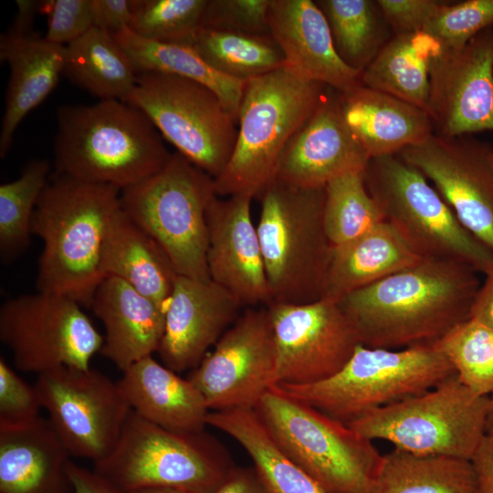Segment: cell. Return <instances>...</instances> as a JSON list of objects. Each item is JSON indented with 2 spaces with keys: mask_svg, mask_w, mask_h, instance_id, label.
I'll use <instances>...</instances> for the list:
<instances>
[{
  "mask_svg": "<svg viewBox=\"0 0 493 493\" xmlns=\"http://www.w3.org/2000/svg\"><path fill=\"white\" fill-rule=\"evenodd\" d=\"M478 274L459 261L422 258L338 303L362 346L399 350L434 344L470 319L481 285Z\"/></svg>",
  "mask_w": 493,
  "mask_h": 493,
  "instance_id": "6da1fadb",
  "label": "cell"
},
{
  "mask_svg": "<svg viewBox=\"0 0 493 493\" xmlns=\"http://www.w3.org/2000/svg\"><path fill=\"white\" fill-rule=\"evenodd\" d=\"M121 190L51 174L37 204L32 235L44 248L39 258L38 291L69 298L90 307L106 278L104 256Z\"/></svg>",
  "mask_w": 493,
  "mask_h": 493,
  "instance_id": "7a4b0ae2",
  "label": "cell"
},
{
  "mask_svg": "<svg viewBox=\"0 0 493 493\" xmlns=\"http://www.w3.org/2000/svg\"><path fill=\"white\" fill-rule=\"evenodd\" d=\"M56 120V175L123 190L159 173L173 155L147 116L120 100L61 105Z\"/></svg>",
  "mask_w": 493,
  "mask_h": 493,
  "instance_id": "3957f363",
  "label": "cell"
},
{
  "mask_svg": "<svg viewBox=\"0 0 493 493\" xmlns=\"http://www.w3.org/2000/svg\"><path fill=\"white\" fill-rule=\"evenodd\" d=\"M329 87L287 67L246 82L232 155L214 178L216 194L258 198L277 179L281 153Z\"/></svg>",
  "mask_w": 493,
  "mask_h": 493,
  "instance_id": "277c9868",
  "label": "cell"
},
{
  "mask_svg": "<svg viewBox=\"0 0 493 493\" xmlns=\"http://www.w3.org/2000/svg\"><path fill=\"white\" fill-rule=\"evenodd\" d=\"M455 374L433 344L399 350L359 344L347 363L324 381L271 387L348 425L371 411L423 393Z\"/></svg>",
  "mask_w": 493,
  "mask_h": 493,
  "instance_id": "5b68a950",
  "label": "cell"
},
{
  "mask_svg": "<svg viewBox=\"0 0 493 493\" xmlns=\"http://www.w3.org/2000/svg\"><path fill=\"white\" fill-rule=\"evenodd\" d=\"M324 197V188L303 189L278 179L259 197L257 231L271 303L321 299L332 249L323 222Z\"/></svg>",
  "mask_w": 493,
  "mask_h": 493,
  "instance_id": "8992f818",
  "label": "cell"
},
{
  "mask_svg": "<svg viewBox=\"0 0 493 493\" xmlns=\"http://www.w3.org/2000/svg\"><path fill=\"white\" fill-rule=\"evenodd\" d=\"M234 467L223 446L205 431H171L131 410L114 448L93 470L123 493L152 488L214 493Z\"/></svg>",
  "mask_w": 493,
  "mask_h": 493,
  "instance_id": "52a82bcc",
  "label": "cell"
},
{
  "mask_svg": "<svg viewBox=\"0 0 493 493\" xmlns=\"http://www.w3.org/2000/svg\"><path fill=\"white\" fill-rule=\"evenodd\" d=\"M281 449L328 493H368L383 455L350 425L274 387L254 409Z\"/></svg>",
  "mask_w": 493,
  "mask_h": 493,
  "instance_id": "ba28073f",
  "label": "cell"
},
{
  "mask_svg": "<svg viewBox=\"0 0 493 493\" xmlns=\"http://www.w3.org/2000/svg\"><path fill=\"white\" fill-rule=\"evenodd\" d=\"M216 195L214 178L175 152L159 173L121 190L120 200L178 275L208 280L207 209Z\"/></svg>",
  "mask_w": 493,
  "mask_h": 493,
  "instance_id": "9c48e42d",
  "label": "cell"
},
{
  "mask_svg": "<svg viewBox=\"0 0 493 493\" xmlns=\"http://www.w3.org/2000/svg\"><path fill=\"white\" fill-rule=\"evenodd\" d=\"M365 184L384 220L423 258L459 261L485 274L493 252L459 222L428 179L397 154L370 159Z\"/></svg>",
  "mask_w": 493,
  "mask_h": 493,
  "instance_id": "30bf717a",
  "label": "cell"
},
{
  "mask_svg": "<svg viewBox=\"0 0 493 493\" xmlns=\"http://www.w3.org/2000/svg\"><path fill=\"white\" fill-rule=\"evenodd\" d=\"M489 396L455 374L437 386L375 409L348 424L361 435L422 456L470 460L486 435Z\"/></svg>",
  "mask_w": 493,
  "mask_h": 493,
  "instance_id": "8fae6325",
  "label": "cell"
},
{
  "mask_svg": "<svg viewBox=\"0 0 493 493\" xmlns=\"http://www.w3.org/2000/svg\"><path fill=\"white\" fill-rule=\"evenodd\" d=\"M125 102L142 110L163 140L211 177L227 164L237 137L236 120L206 86L176 75L139 73Z\"/></svg>",
  "mask_w": 493,
  "mask_h": 493,
  "instance_id": "7c38bea8",
  "label": "cell"
},
{
  "mask_svg": "<svg viewBox=\"0 0 493 493\" xmlns=\"http://www.w3.org/2000/svg\"><path fill=\"white\" fill-rule=\"evenodd\" d=\"M0 340L17 370L37 375L61 366L88 369L103 345V336L79 303L43 291L2 304Z\"/></svg>",
  "mask_w": 493,
  "mask_h": 493,
  "instance_id": "4fadbf2b",
  "label": "cell"
},
{
  "mask_svg": "<svg viewBox=\"0 0 493 493\" xmlns=\"http://www.w3.org/2000/svg\"><path fill=\"white\" fill-rule=\"evenodd\" d=\"M42 408L70 456L94 463L114 448L131 412L118 382L91 367L37 375Z\"/></svg>",
  "mask_w": 493,
  "mask_h": 493,
  "instance_id": "5bb4252c",
  "label": "cell"
},
{
  "mask_svg": "<svg viewBox=\"0 0 493 493\" xmlns=\"http://www.w3.org/2000/svg\"><path fill=\"white\" fill-rule=\"evenodd\" d=\"M276 345L267 307L249 308L226 330L188 379L210 411L255 409L273 386Z\"/></svg>",
  "mask_w": 493,
  "mask_h": 493,
  "instance_id": "9a60e30c",
  "label": "cell"
},
{
  "mask_svg": "<svg viewBox=\"0 0 493 493\" xmlns=\"http://www.w3.org/2000/svg\"><path fill=\"white\" fill-rule=\"evenodd\" d=\"M277 384H310L337 373L360 344L338 301L273 302Z\"/></svg>",
  "mask_w": 493,
  "mask_h": 493,
  "instance_id": "2e32d148",
  "label": "cell"
},
{
  "mask_svg": "<svg viewBox=\"0 0 493 493\" xmlns=\"http://www.w3.org/2000/svg\"><path fill=\"white\" fill-rule=\"evenodd\" d=\"M397 155L432 183L462 226L493 252V146L435 133Z\"/></svg>",
  "mask_w": 493,
  "mask_h": 493,
  "instance_id": "e0dca14e",
  "label": "cell"
},
{
  "mask_svg": "<svg viewBox=\"0 0 493 493\" xmlns=\"http://www.w3.org/2000/svg\"><path fill=\"white\" fill-rule=\"evenodd\" d=\"M427 113L446 138L493 131V26L431 61Z\"/></svg>",
  "mask_w": 493,
  "mask_h": 493,
  "instance_id": "ac0fdd59",
  "label": "cell"
},
{
  "mask_svg": "<svg viewBox=\"0 0 493 493\" xmlns=\"http://www.w3.org/2000/svg\"><path fill=\"white\" fill-rule=\"evenodd\" d=\"M252 197L216 195L207 209L206 263L212 281L241 305L254 308L272 302L257 226L251 217Z\"/></svg>",
  "mask_w": 493,
  "mask_h": 493,
  "instance_id": "d6986e66",
  "label": "cell"
},
{
  "mask_svg": "<svg viewBox=\"0 0 493 493\" xmlns=\"http://www.w3.org/2000/svg\"><path fill=\"white\" fill-rule=\"evenodd\" d=\"M369 161L345 122L340 93L329 87L286 144L277 179L299 188L320 189L341 175L365 170Z\"/></svg>",
  "mask_w": 493,
  "mask_h": 493,
  "instance_id": "ffe728a7",
  "label": "cell"
},
{
  "mask_svg": "<svg viewBox=\"0 0 493 493\" xmlns=\"http://www.w3.org/2000/svg\"><path fill=\"white\" fill-rule=\"evenodd\" d=\"M241 308L228 291L211 279L177 275L157 351L163 364L176 372L194 369L239 317Z\"/></svg>",
  "mask_w": 493,
  "mask_h": 493,
  "instance_id": "44dd1931",
  "label": "cell"
},
{
  "mask_svg": "<svg viewBox=\"0 0 493 493\" xmlns=\"http://www.w3.org/2000/svg\"><path fill=\"white\" fill-rule=\"evenodd\" d=\"M267 19L286 67L296 74L340 93L362 84V73L337 54L328 22L315 1L270 0Z\"/></svg>",
  "mask_w": 493,
  "mask_h": 493,
  "instance_id": "7402d4cb",
  "label": "cell"
},
{
  "mask_svg": "<svg viewBox=\"0 0 493 493\" xmlns=\"http://www.w3.org/2000/svg\"><path fill=\"white\" fill-rule=\"evenodd\" d=\"M69 456L48 419L0 425V493H74Z\"/></svg>",
  "mask_w": 493,
  "mask_h": 493,
  "instance_id": "603a6c76",
  "label": "cell"
},
{
  "mask_svg": "<svg viewBox=\"0 0 493 493\" xmlns=\"http://www.w3.org/2000/svg\"><path fill=\"white\" fill-rule=\"evenodd\" d=\"M90 307L105 330L100 352L121 372L158 351L165 311L122 279L105 278Z\"/></svg>",
  "mask_w": 493,
  "mask_h": 493,
  "instance_id": "cb8c5ba5",
  "label": "cell"
},
{
  "mask_svg": "<svg viewBox=\"0 0 493 493\" xmlns=\"http://www.w3.org/2000/svg\"><path fill=\"white\" fill-rule=\"evenodd\" d=\"M118 384L131 410L160 427L182 433L205 431L210 412L197 387L149 356L122 372Z\"/></svg>",
  "mask_w": 493,
  "mask_h": 493,
  "instance_id": "d4e9b609",
  "label": "cell"
},
{
  "mask_svg": "<svg viewBox=\"0 0 493 493\" xmlns=\"http://www.w3.org/2000/svg\"><path fill=\"white\" fill-rule=\"evenodd\" d=\"M340 101L348 128L370 159L397 154L435 133L425 110L362 84L340 93Z\"/></svg>",
  "mask_w": 493,
  "mask_h": 493,
  "instance_id": "484cf974",
  "label": "cell"
},
{
  "mask_svg": "<svg viewBox=\"0 0 493 493\" xmlns=\"http://www.w3.org/2000/svg\"><path fill=\"white\" fill-rule=\"evenodd\" d=\"M0 58L9 67L0 129V157L8 153L23 119L53 91L63 75L65 46L34 35L2 34Z\"/></svg>",
  "mask_w": 493,
  "mask_h": 493,
  "instance_id": "4316f807",
  "label": "cell"
},
{
  "mask_svg": "<svg viewBox=\"0 0 493 493\" xmlns=\"http://www.w3.org/2000/svg\"><path fill=\"white\" fill-rule=\"evenodd\" d=\"M422 258L384 221L360 237L332 247L321 299L339 301Z\"/></svg>",
  "mask_w": 493,
  "mask_h": 493,
  "instance_id": "83f0119b",
  "label": "cell"
},
{
  "mask_svg": "<svg viewBox=\"0 0 493 493\" xmlns=\"http://www.w3.org/2000/svg\"><path fill=\"white\" fill-rule=\"evenodd\" d=\"M104 270L106 278L122 279L164 311L178 275L162 246L121 207L111 224Z\"/></svg>",
  "mask_w": 493,
  "mask_h": 493,
  "instance_id": "f1b7e54d",
  "label": "cell"
},
{
  "mask_svg": "<svg viewBox=\"0 0 493 493\" xmlns=\"http://www.w3.org/2000/svg\"><path fill=\"white\" fill-rule=\"evenodd\" d=\"M441 50L425 32L396 34L362 72L361 83L427 112L430 64Z\"/></svg>",
  "mask_w": 493,
  "mask_h": 493,
  "instance_id": "f546056e",
  "label": "cell"
},
{
  "mask_svg": "<svg viewBox=\"0 0 493 493\" xmlns=\"http://www.w3.org/2000/svg\"><path fill=\"white\" fill-rule=\"evenodd\" d=\"M207 425L240 444L269 493H328L281 451L254 409L210 411Z\"/></svg>",
  "mask_w": 493,
  "mask_h": 493,
  "instance_id": "4dcf8cb0",
  "label": "cell"
},
{
  "mask_svg": "<svg viewBox=\"0 0 493 493\" xmlns=\"http://www.w3.org/2000/svg\"><path fill=\"white\" fill-rule=\"evenodd\" d=\"M63 75L99 100L126 101L137 79L113 35L95 26L65 46Z\"/></svg>",
  "mask_w": 493,
  "mask_h": 493,
  "instance_id": "1f68e13d",
  "label": "cell"
},
{
  "mask_svg": "<svg viewBox=\"0 0 493 493\" xmlns=\"http://www.w3.org/2000/svg\"><path fill=\"white\" fill-rule=\"evenodd\" d=\"M113 37L130 58L137 74L158 72L197 81L213 90L226 110L237 121L246 81L216 71L190 46L145 39L128 27Z\"/></svg>",
  "mask_w": 493,
  "mask_h": 493,
  "instance_id": "d6a6232c",
  "label": "cell"
},
{
  "mask_svg": "<svg viewBox=\"0 0 493 493\" xmlns=\"http://www.w3.org/2000/svg\"><path fill=\"white\" fill-rule=\"evenodd\" d=\"M368 493H477L470 460L394 448L383 455Z\"/></svg>",
  "mask_w": 493,
  "mask_h": 493,
  "instance_id": "836d02e7",
  "label": "cell"
},
{
  "mask_svg": "<svg viewBox=\"0 0 493 493\" xmlns=\"http://www.w3.org/2000/svg\"><path fill=\"white\" fill-rule=\"evenodd\" d=\"M190 47L216 71L243 81L286 67L271 35L201 28Z\"/></svg>",
  "mask_w": 493,
  "mask_h": 493,
  "instance_id": "e575fe53",
  "label": "cell"
},
{
  "mask_svg": "<svg viewBox=\"0 0 493 493\" xmlns=\"http://www.w3.org/2000/svg\"><path fill=\"white\" fill-rule=\"evenodd\" d=\"M323 13L335 50L350 68L362 72L389 40L376 1L316 0Z\"/></svg>",
  "mask_w": 493,
  "mask_h": 493,
  "instance_id": "d590c367",
  "label": "cell"
},
{
  "mask_svg": "<svg viewBox=\"0 0 493 493\" xmlns=\"http://www.w3.org/2000/svg\"><path fill=\"white\" fill-rule=\"evenodd\" d=\"M51 175V163L46 159L27 163L20 175L0 185V257L11 263L30 244L33 215Z\"/></svg>",
  "mask_w": 493,
  "mask_h": 493,
  "instance_id": "8d00e7d4",
  "label": "cell"
},
{
  "mask_svg": "<svg viewBox=\"0 0 493 493\" xmlns=\"http://www.w3.org/2000/svg\"><path fill=\"white\" fill-rule=\"evenodd\" d=\"M365 170L341 175L324 187L323 222L332 247L347 244L385 221L366 187Z\"/></svg>",
  "mask_w": 493,
  "mask_h": 493,
  "instance_id": "74e56055",
  "label": "cell"
},
{
  "mask_svg": "<svg viewBox=\"0 0 493 493\" xmlns=\"http://www.w3.org/2000/svg\"><path fill=\"white\" fill-rule=\"evenodd\" d=\"M433 345L446 357L458 379L473 393L480 396L493 393V330L468 319Z\"/></svg>",
  "mask_w": 493,
  "mask_h": 493,
  "instance_id": "f35d334b",
  "label": "cell"
},
{
  "mask_svg": "<svg viewBox=\"0 0 493 493\" xmlns=\"http://www.w3.org/2000/svg\"><path fill=\"white\" fill-rule=\"evenodd\" d=\"M208 0H132L128 28L145 39L190 46Z\"/></svg>",
  "mask_w": 493,
  "mask_h": 493,
  "instance_id": "ab89813d",
  "label": "cell"
},
{
  "mask_svg": "<svg viewBox=\"0 0 493 493\" xmlns=\"http://www.w3.org/2000/svg\"><path fill=\"white\" fill-rule=\"evenodd\" d=\"M493 26V0L445 3L423 32L435 39L442 49L466 46L474 37Z\"/></svg>",
  "mask_w": 493,
  "mask_h": 493,
  "instance_id": "60d3db41",
  "label": "cell"
},
{
  "mask_svg": "<svg viewBox=\"0 0 493 493\" xmlns=\"http://www.w3.org/2000/svg\"><path fill=\"white\" fill-rule=\"evenodd\" d=\"M270 0H208L202 28L270 35Z\"/></svg>",
  "mask_w": 493,
  "mask_h": 493,
  "instance_id": "b9f144b4",
  "label": "cell"
},
{
  "mask_svg": "<svg viewBox=\"0 0 493 493\" xmlns=\"http://www.w3.org/2000/svg\"><path fill=\"white\" fill-rule=\"evenodd\" d=\"M42 408L36 386L23 380L0 358V425H17L39 417Z\"/></svg>",
  "mask_w": 493,
  "mask_h": 493,
  "instance_id": "7bdbcfd3",
  "label": "cell"
},
{
  "mask_svg": "<svg viewBox=\"0 0 493 493\" xmlns=\"http://www.w3.org/2000/svg\"><path fill=\"white\" fill-rule=\"evenodd\" d=\"M41 11L47 16L45 38L66 46L93 26L90 0H46Z\"/></svg>",
  "mask_w": 493,
  "mask_h": 493,
  "instance_id": "ee69618b",
  "label": "cell"
},
{
  "mask_svg": "<svg viewBox=\"0 0 493 493\" xmlns=\"http://www.w3.org/2000/svg\"><path fill=\"white\" fill-rule=\"evenodd\" d=\"M377 5L396 34L423 32L444 2L435 0H378Z\"/></svg>",
  "mask_w": 493,
  "mask_h": 493,
  "instance_id": "f6af8a7d",
  "label": "cell"
},
{
  "mask_svg": "<svg viewBox=\"0 0 493 493\" xmlns=\"http://www.w3.org/2000/svg\"><path fill=\"white\" fill-rule=\"evenodd\" d=\"M93 26L112 35L127 28L132 16V0H90Z\"/></svg>",
  "mask_w": 493,
  "mask_h": 493,
  "instance_id": "bcb514c9",
  "label": "cell"
},
{
  "mask_svg": "<svg viewBox=\"0 0 493 493\" xmlns=\"http://www.w3.org/2000/svg\"><path fill=\"white\" fill-rule=\"evenodd\" d=\"M477 493H493V435H485L470 458Z\"/></svg>",
  "mask_w": 493,
  "mask_h": 493,
  "instance_id": "7dc6e473",
  "label": "cell"
},
{
  "mask_svg": "<svg viewBox=\"0 0 493 493\" xmlns=\"http://www.w3.org/2000/svg\"><path fill=\"white\" fill-rule=\"evenodd\" d=\"M68 471L74 493H123L94 470L87 469L69 460Z\"/></svg>",
  "mask_w": 493,
  "mask_h": 493,
  "instance_id": "c3c4849f",
  "label": "cell"
},
{
  "mask_svg": "<svg viewBox=\"0 0 493 493\" xmlns=\"http://www.w3.org/2000/svg\"><path fill=\"white\" fill-rule=\"evenodd\" d=\"M214 493H269L256 469L235 467Z\"/></svg>",
  "mask_w": 493,
  "mask_h": 493,
  "instance_id": "681fc988",
  "label": "cell"
},
{
  "mask_svg": "<svg viewBox=\"0 0 493 493\" xmlns=\"http://www.w3.org/2000/svg\"><path fill=\"white\" fill-rule=\"evenodd\" d=\"M484 276L471 305L470 319L493 330V267Z\"/></svg>",
  "mask_w": 493,
  "mask_h": 493,
  "instance_id": "f907efd6",
  "label": "cell"
},
{
  "mask_svg": "<svg viewBox=\"0 0 493 493\" xmlns=\"http://www.w3.org/2000/svg\"><path fill=\"white\" fill-rule=\"evenodd\" d=\"M17 7L14 21L6 32L14 37H27L33 35L31 29L37 13L41 11L42 1L16 0Z\"/></svg>",
  "mask_w": 493,
  "mask_h": 493,
  "instance_id": "816d5d0a",
  "label": "cell"
},
{
  "mask_svg": "<svg viewBox=\"0 0 493 493\" xmlns=\"http://www.w3.org/2000/svg\"><path fill=\"white\" fill-rule=\"evenodd\" d=\"M486 435H493V393L489 396L486 422Z\"/></svg>",
  "mask_w": 493,
  "mask_h": 493,
  "instance_id": "f5cc1de1",
  "label": "cell"
},
{
  "mask_svg": "<svg viewBox=\"0 0 493 493\" xmlns=\"http://www.w3.org/2000/svg\"><path fill=\"white\" fill-rule=\"evenodd\" d=\"M129 493H189L186 491L174 489V488H144L140 489Z\"/></svg>",
  "mask_w": 493,
  "mask_h": 493,
  "instance_id": "db71d44e",
  "label": "cell"
},
{
  "mask_svg": "<svg viewBox=\"0 0 493 493\" xmlns=\"http://www.w3.org/2000/svg\"><path fill=\"white\" fill-rule=\"evenodd\" d=\"M492 159H493V155H492Z\"/></svg>",
  "mask_w": 493,
  "mask_h": 493,
  "instance_id": "11a10c76",
  "label": "cell"
}]
</instances>
